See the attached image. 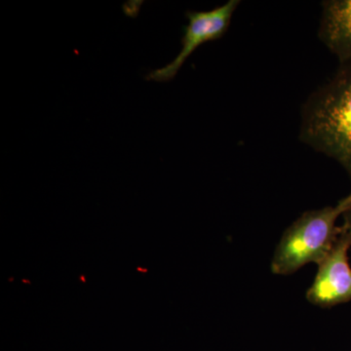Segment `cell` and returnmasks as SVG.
<instances>
[{
  "label": "cell",
  "instance_id": "1",
  "mask_svg": "<svg viewBox=\"0 0 351 351\" xmlns=\"http://www.w3.org/2000/svg\"><path fill=\"white\" fill-rule=\"evenodd\" d=\"M301 138L338 161L351 177V64L308 99L302 110Z\"/></svg>",
  "mask_w": 351,
  "mask_h": 351
},
{
  "label": "cell",
  "instance_id": "2",
  "mask_svg": "<svg viewBox=\"0 0 351 351\" xmlns=\"http://www.w3.org/2000/svg\"><path fill=\"white\" fill-rule=\"evenodd\" d=\"M351 204V193L334 207L307 211L285 230L271 261L277 276L294 274L308 263L320 265L341 235L337 219Z\"/></svg>",
  "mask_w": 351,
  "mask_h": 351
},
{
  "label": "cell",
  "instance_id": "3",
  "mask_svg": "<svg viewBox=\"0 0 351 351\" xmlns=\"http://www.w3.org/2000/svg\"><path fill=\"white\" fill-rule=\"evenodd\" d=\"M239 5V0H230L213 10L189 11L186 15L189 25L184 27L179 54L169 64L151 71L145 80L161 83L174 80L182 64L199 46L223 38Z\"/></svg>",
  "mask_w": 351,
  "mask_h": 351
},
{
  "label": "cell",
  "instance_id": "4",
  "mask_svg": "<svg viewBox=\"0 0 351 351\" xmlns=\"http://www.w3.org/2000/svg\"><path fill=\"white\" fill-rule=\"evenodd\" d=\"M350 247L351 237L341 228L338 241L331 253L318 265L313 283L307 290L306 299L311 304L332 307L351 301Z\"/></svg>",
  "mask_w": 351,
  "mask_h": 351
},
{
  "label": "cell",
  "instance_id": "5",
  "mask_svg": "<svg viewBox=\"0 0 351 351\" xmlns=\"http://www.w3.org/2000/svg\"><path fill=\"white\" fill-rule=\"evenodd\" d=\"M319 38L341 64H351V0L323 3Z\"/></svg>",
  "mask_w": 351,
  "mask_h": 351
},
{
  "label": "cell",
  "instance_id": "6",
  "mask_svg": "<svg viewBox=\"0 0 351 351\" xmlns=\"http://www.w3.org/2000/svg\"><path fill=\"white\" fill-rule=\"evenodd\" d=\"M343 225L341 226L343 230L351 237V204L348 209L346 210L345 213L343 214Z\"/></svg>",
  "mask_w": 351,
  "mask_h": 351
}]
</instances>
